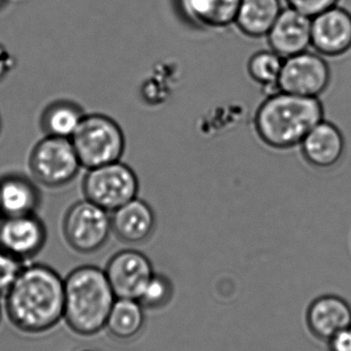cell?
Returning a JSON list of instances; mask_svg holds the SVG:
<instances>
[{"instance_id":"22","label":"cell","mask_w":351,"mask_h":351,"mask_svg":"<svg viewBox=\"0 0 351 351\" xmlns=\"http://www.w3.org/2000/svg\"><path fill=\"white\" fill-rule=\"evenodd\" d=\"M173 294L172 282L163 274H155L148 280L138 301L144 309L157 311L167 306L172 300Z\"/></svg>"},{"instance_id":"29","label":"cell","mask_w":351,"mask_h":351,"mask_svg":"<svg viewBox=\"0 0 351 351\" xmlns=\"http://www.w3.org/2000/svg\"><path fill=\"white\" fill-rule=\"evenodd\" d=\"M1 128H2V121H1V117H0V132H1Z\"/></svg>"},{"instance_id":"28","label":"cell","mask_w":351,"mask_h":351,"mask_svg":"<svg viewBox=\"0 0 351 351\" xmlns=\"http://www.w3.org/2000/svg\"><path fill=\"white\" fill-rule=\"evenodd\" d=\"M73 351H98V350H93V348H76V350H74Z\"/></svg>"},{"instance_id":"24","label":"cell","mask_w":351,"mask_h":351,"mask_svg":"<svg viewBox=\"0 0 351 351\" xmlns=\"http://www.w3.org/2000/svg\"><path fill=\"white\" fill-rule=\"evenodd\" d=\"M288 8H294L313 18L317 14L338 5L340 0H284Z\"/></svg>"},{"instance_id":"11","label":"cell","mask_w":351,"mask_h":351,"mask_svg":"<svg viewBox=\"0 0 351 351\" xmlns=\"http://www.w3.org/2000/svg\"><path fill=\"white\" fill-rule=\"evenodd\" d=\"M47 237V228L36 214L1 217L0 247L22 261L36 256Z\"/></svg>"},{"instance_id":"15","label":"cell","mask_w":351,"mask_h":351,"mask_svg":"<svg viewBox=\"0 0 351 351\" xmlns=\"http://www.w3.org/2000/svg\"><path fill=\"white\" fill-rule=\"evenodd\" d=\"M306 322L315 337L328 341L340 330L351 326L350 304L336 295H324L309 305Z\"/></svg>"},{"instance_id":"20","label":"cell","mask_w":351,"mask_h":351,"mask_svg":"<svg viewBox=\"0 0 351 351\" xmlns=\"http://www.w3.org/2000/svg\"><path fill=\"white\" fill-rule=\"evenodd\" d=\"M86 114L76 103L55 101L41 115V128L45 136L71 139Z\"/></svg>"},{"instance_id":"4","label":"cell","mask_w":351,"mask_h":351,"mask_svg":"<svg viewBox=\"0 0 351 351\" xmlns=\"http://www.w3.org/2000/svg\"><path fill=\"white\" fill-rule=\"evenodd\" d=\"M84 168H97L119 162L125 152V136L117 121L104 114L84 115L71 137Z\"/></svg>"},{"instance_id":"5","label":"cell","mask_w":351,"mask_h":351,"mask_svg":"<svg viewBox=\"0 0 351 351\" xmlns=\"http://www.w3.org/2000/svg\"><path fill=\"white\" fill-rule=\"evenodd\" d=\"M138 189L137 176L120 160L90 169L82 182L84 198L111 213L137 197Z\"/></svg>"},{"instance_id":"13","label":"cell","mask_w":351,"mask_h":351,"mask_svg":"<svg viewBox=\"0 0 351 351\" xmlns=\"http://www.w3.org/2000/svg\"><path fill=\"white\" fill-rule=\"evenodd\" d=\"M241 0H177L181 18L200 30H223L235 24Z\"/></svg>"},{"instance_id":"8","label":"cell","mask_w":351,"mask_h":351,"mask_svg":"<svg viewBox=\"0 0 351 351\" xmlns=\"http://www.w3.org/2000/svg\"><path fill=\"white\" fill-rule=\"evenodd\" d=\"M330 82L331 69L325 57L315 51H306L284 59L278 88L280 92L319 98Z\"/></svg>"},{"instance_id":"9","label":"cell","mask_w":351,"mask_h":351,"mask_svg":"<svg viewBox=\"0 0 351 351\" xmlns=\"http://www.w3.org/2000/svg\"><path fill=\"white\" fill-rule=\"evenodd\" d=\"M104 271L117 298L135 300L155 274L150 259L135 250H124L113 255Z\"/></svg>"},{"instance_id":"7","label":"cell","mask_w":351,"mask_h":351,"mask_svg":"<svg viewBox=\"0 0 351 351\" xmlns=\"http://www.w3.org/2000/svg\"><path fill=\"white\" fill-rule=\"evenodd\" d=\"M111 231L109 212L86 198L72 204L64 217V237L78 253L98 251L106 243Z\"/></svg>"},{"instance_id":"21","label":"cell","mask_w":351,"mask_h":351,"mask_svg":"<svg viewBox=\"0 0 351 351\" xmlns=\"http://www.w3.org/2000/svg\"><path fill=\"white\" fill-rule=\"evenodd\" d=\"M284 61V58L272 49L257 51L249 60L247 71L257 84L266 88L278 90V78Z\"/></svg>"},{"instance_id":"23","label":"cell","mask_w":351,"mask_h":351,"mask_svg":"<svg viewBox=\"0 0 351 351\" xmlns=\"http://www.w3.org/2000/svg\"><path fill=\"white\" fill-rule=\"evenodd\" d=\"M24 266V261L0 247V296L12 288Z\"/></svg>"},{"instance_id":"16","label":"cell","mask_w":351,"mask_h":351,"mask_svg":"<svg viewBox=\"0 0 351 351\" xmlns=\"http://www.w3.org/2000/svg\"><path fill=\"white\" fill-rule=\"evenodd\" d=\"M156 225L154 210L148 204L134 198L111 215V228L120 241L137 245L148 241Z\"/></svg>"},{"instance_id":"10","label":"cell","mask_w":351,"mask_h":351,"mask_svg":"<svg viewBox=\"0 0 351 351\" xmlns=\"http://www.w3.org/2000/svg\"><path fill=\"white\" fill-rule=\"evenodd\" d=\"M311 47L323 57L346 55L351 49V12L339 4L313 16Z\"/></svg>"},{"instance_id":"19","label":"cell","mask_w":351,"mask_h":351,"mask_svg":"<svg viewBox=\"0 0 351 351\" xmlns=\"http://www.w3.org/2000/svg\"><path fill=\"white\" fill-rule=\"evenodd\" d=\"M144 307L135 299L117 298L105 329L115 339L131 340L144 329Z\"/></svg>"},{"instance_id":"26","label":"cell","mask_w":351,"mask_h":351,"mask_svg":"<svg viewBox=\"0 0 351 351\" xmlns=\"http://www.w3.org/2000/svg\"><path fill=\"white\" fill-rule=\"evenodd\" d=\"M14 64L16 62L10 51L0 43V82L3 80L14 69Z\"/></svg>"},{"instance_id":"25","label":"cell","mask_w":351,"mask_h":351,"mask_svg":"<svg viewBox=\"0 0 351 351\" xmlns=\"http://www.w3.org/2000/svg\"><path fill=\"white\" fill-rule=\"evenodd\" d=\"M327 342L329 351H351V326L340 330Z\"/></svg>"},{"instance_id":"17","label":"cell","mask_w":351,"mask_h":351,"mask_svg":"<svg viewBox=\"0 0 351 351\" xmlns=\"http://www.w3.org/2000/svg\"><path fill=\"white\" fill-rule=\"evenodd\" d=\"M41 200L38 188L28 178L14 174L0 179V216L35 214Z\"/></svg>"},{"instance_id":"12","label":"cell","mask_w":351,"mask_h":351,"mask_svg":"<svg viewBox=\"0 0 351 351\" xmlns=\"http://www.w3.org/2000/svg\"><path fill=\"white\" fill-rule=\"evenodd\" d=\"M311 21L313 18L294 8H284L266 36L270 49L284 59L308 51Z\"/></svg>"},{"instance_id":"3","label":"cell","mask_w":351,"mask_h":351,"mask_svg":"<svg viewBox=\"0 0 351 351\" xmlns=\"http://www.w3.org/2000/svg\"><path fill=\"white\" fill-rule=\"evenodd\" d=\"M321 121L324 107L319 98L278 90L258 108L255 125L264 143L276 149H288L301 144Z\"/></svg>"},{"instance_id":"2","label":"cell","mask_w":351,"mask_h":351,"mask_svg":"<svg viewBox=\"0 0 351 351\" xmlns=\"http://www.w3.org/2000/svg\"><path fill=\"white\" fill-rule=\"evenodd\" d=\"M64 319L74 333L93 336L106 326L117 297L104 270L80 266L64 280Z\"/></svg>"},{"instance_id":"27","label":"cell","mask_w":351,"mask_h":351,"mask_svg":"<svg viewBox=\"0 0 351 351\" xmlns=\"http://www.w3.org/2000/svg\"><path fill=\"white\" fill-rule=\"evenodd\" d=\"M8 2H10V0H0V12H1L2 10H4V8H6V5H8Z\"/></svg>"},{"instance_id":"6","label":"cell","mask_w":351,"mask_h":351,"mask_svg":"<svg viewBox=\"0 0 351 351\" xmlns=\"http://www.w3.org/2000/svg\"><path fill=\"white\" fill-rule=\"evenodd\" d=\"M29 167L39 183L56 188L70 183L82 164L71 139L45 136L31 152Z\"/></svg>"},{"instance_id":"14","label":"cell","mask_w":351,"mask_h":351,"mask_svg":"<svg viewBox=\"0 0 351 351\" xmlns=\"http://www.w3.org/2000/svg\"><path fill=\"white\" fill-rule=\"evenodd\" d=\"M300 145L308 164L315 168L330 169L341 160L346 140L335 125L321 121L305 136Z\"/></svg>"},{"instance_id":"18","label":"cell","mask_w":351,"mask_h":351,"mask_svg":"<svg viewBox=\"0 0 351 351\" xmlns=\"http://www.w3.org/2000/svg\"><path fill=\"white\" fill-rule=\"evenodd\" d=\"M284 10L282 0H241L235 26L245 36H267L276 19Z\"/></svg>"},{"instance_id":"1","label":"cell","mask_w":351,"mask_h":351,"mask_svg":"<svg viewBox=\"0 0 351 351\" xmlns=\"http://www.w3.org/2000/svg\"><path fill=\"white\" fill-rule=\"evenodd\" d=\"M4 296L10 323L24 333H45L64 319V280L49 266L25 265Z\"/></svg>"}]
</instances>
